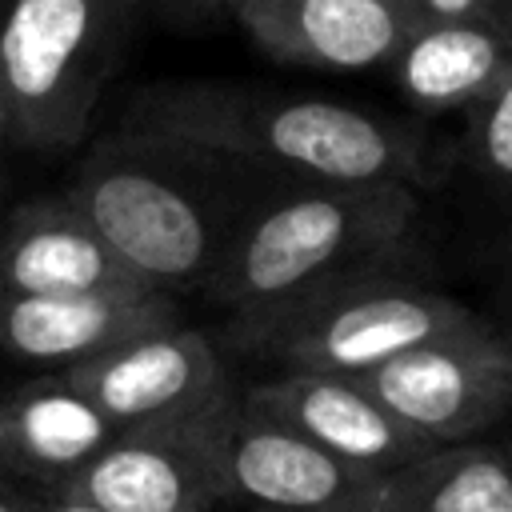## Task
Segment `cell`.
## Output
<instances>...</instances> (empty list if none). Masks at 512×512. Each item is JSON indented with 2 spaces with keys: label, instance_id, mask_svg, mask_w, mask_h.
<instances>
[{
  "label": "cell",
  "instance_id": "6da1fadb",
  "mask_svg": "<svg viewBox=\"0 0 512 512\" xmlns=\"http://www.w3.org/2000/svg\"><path fill=\"white\" fill-rule=\"evenodd\" d=\"M124 124L200 164H236L296 184H412L420 140L356 104L232 84H168L132 100Z\"/></svg>",
  "mask_w": 512,
  "mask_h": 512
},
{
  "label": "cell",
  "instance_id": "7a4b0ae2",
  "mask_svg": "<svg viewBox=\"0 0 512 512\" xmlns=\"http://www.w3.org/2000/svg\"><path fill=\"white\" fill-rule=\"evenodd\" d=\"M416 220L412 184H300L252 212L212 276L236 324L268 320L352 276L388 268Z\"/></svg>",
  "mask_w": 512,
  "mask_h": 512
},
{
  "label": "cell",
  "instance_id": "3957f363",
  "mask_svg": "<svg viewBox=\"0 0 512 512\" xmlns=\"http://www.w3.org/2000/svg\"><path fill=\"white\" fill-rule=\"evenodd\" d=\"M132 12L136 0H4L0 104L12 144L64 152L84 140Z\"/></svg>",
  "mask_w": 512,
  "mask_h": 512
},
{
  "label": "cell",
  "instance_id": "277c9868",
  "mask_svg": "<svg viewBox=\"0 0 512 512\" xmlns=\"http://www.w3.org/2000/svg\"><path fill=\"white\" fill-rule=\"evenodd\" d=\"M68 200L108 240V248L152 288H188L216 276L220 240L212 200L192 184V156L136 136L92 156Z\"/></svg>",
  "mask_w": 512,
  "mask_h": 512
},
{
  "label": "cell",
  "instance_id": "5b68a950",
  "mask_svg": "<svg viewBox=\"0 0 512 512\" xmlns=\"http://www.w3.org/2000/svg\"><path fill=\"white\" fill-rule=\"evenodd\" d=\"M480 316L444 292L388 276V268L352 276L268 320L236 324V344L272 356L288 372L364 376L392 356L476 324Z\"/></svg>",
  "mask_w": 512,
  "mask_h": 512
},
{
  "label": "cell",
  "instance_id": "8992f818",
  "mask_svg": "<svg viewBox=\"0 0 512 512\" xmlns=\"http://www.w3.org/2000/svg\"><path fill=\"white\" fill-rule=\"evenodd\" d=\"M220 504L252 512H368L376 472L344 464L308 436L224 396L192 420Z\"/></svg>",
  "mask_w": 512,
  "mask_h": 512
},
{
  "label": "cell",
  "instance_id": "52a82bcc",
  "mask_svg": "<svg viewBox=\"0 0 512 512\" xmlns=\"http://www.w3.org/2000/svg\"><path fill=\"white\" fill-rule=\"evenodd\" d=\"M356 380L432 448L476 440L512 412V340L476 320Z\"/></svg>",
  "mask_w": 512,
  "mask_h": 512
},
{
  "label": "cell",
  "instance_id": "ba28073f",
  "mask_svg": "<svg viewBox=\"0 0 512 512\" xmlns=\"http://www.w3.org/2000/svg\"><path fill=\"white\" fill-rule=\"evenodd\" d=\"M120 432L184 424L228 396L224 364L196 328L168 324L60 368Z\"/></svg>",
  "mask_w": 512,
  "mask_h": 512
},
{
  "label": "cell",
  "instance_id": "9c48e42d",
  "mask_svg": "<svg viewBox=\"0 0 512 512\" xmlns=\"http://www.w3.org/2000/svg\"><path fill=\"white\" fill-rule=\"evenodd\" d=\"M224 12L264 56L324 72L392 64L416 28L404 0H224Z\"/></svg>",
  "mask_w": 512,
  "mask_h": 512
},
{
  "label": "cell",
  "instance_id": "30bf717a",
  "mask_svg": "<svg viewBox=\"0 0 512 512\" xmlns=\"http://www.w3.org/2000/svg\"><path fill=\"white\" fill-rule=\"evenodd\" d=\"M248 408L272 416L276 424L308 436L324 452L356 464L364 472H392L432 444L400 424L356 376L328 372H284L240 396Z\"/></svg>",
  "mask_w": 512,
  "mask_h": 512
},
{
  "label": "cell",
  "instance_id": "8fae6325",
  "mask_svg": "<svg viewBox=\"0 0 512 512\" xmlns=\"http://www.w3.org/2000/svg\"><path fill=\"white\" fill-rule=\"evenodd\" d=\"M168 324H180V304L164 288L64 296L0 292V352L52 372Z\"/></svg>",
  "mask_w": 512,
  "mask_h": 512
},
{
  "label": "cell",
  "instance_id": "7c38bea8",
  "mask_svg": "<svg viewBox=\"0 0 512 512\" xmlns=\"http://www.w3.org/2000/svg\"><path fill=\"white\" fill-rule=\"evenodd\" d=\"M108 240L84 220L68 196L24 200L4 212L0 228V292L64 296V292H148Z\"/></svg>",
  "mask_w": 512,
  "mask_h": 512
},
{
  "label": "cell",
  "instance_id": "4fadbf2b",
  "mask_svg": "<svg viewBox=\"0 0 512 512\" xmlns=\"http://www.w3.org/2000/svg\"><path fill=\"white\" fill-rule=\"evenodd\" d=\"M52 492L100 512H212L220 504L192 420L116 432Z\"/></svg>",
  "mask_w": 512,
  "mask_h": 512
},
{
  "label": "cell",
  "instance_id": "5bb4252c",
  "mask_svg": "<svg viewBox=\"0 0 512 512\" xmlns=\"http://www.w3.org/2000/svg\"><path fill=\"white\" fill-rule=\"evenodd\" d=\"M120 428L64 376L48 372L0 392V476L52 492Z\"/></svg>",
  "mask_w": 512,
  "mask_h": 512
},
{
  "label": "cell",
  "instance_id": "9a60e30c",
  "mask_svg": "<svg viewBox=\"0 0 512 512\" xmlns=\"http://www.w3.org/2000/svg\"><path fill=\"white\" fill-rule=\"evenodd\" d=\"M512 60V16L416 24L392 56L400 96L432 116L468 112Z\"/></svg>",
  "mask_w": 512,
  "mask_h": 512
},
{
  "label": "cell",
  "instance_id": "2e32d148",
  "mask_svg": "<svg viewBox=\"0 0 512 512\" xmlns=\"http://www.w3.org/2000/svg\"><path fill=\"white\" fill-rule=\"evenodd\" d=\"M368 512H512V452L436 444L376 480Z\"/></svg>",
  "mask_w": 512,
  "mask_h": 512
},
{
  "label": "cell",
  "instance_id": "e0dca14e",
  "mask_svg": "<svg viewBox=\"0 0 512 512\" xmlns=\"http://www.w3.org/2000/svg\"><path fill=\"white\" fill-rule=\"evenodd\" d=\"M468 156L492 188L512 192V60L468 108Z\"/></svg>",
  "mask_w": 512,
  "mask_h": 512
},
{
  "label": "cell",
  "instance_id": "ac0fdd59",
  "mask_svg": "<svg viewBox=\"0 0 512 512\" xmlns=\"http://www.w3.org/2000/svg\"><path fill=\"white\" fill-rule=\"evenodd\" d=\"M412 24L436 20H480V16H512V0H404Z\"/></svg>",
  "mask_w": 512,
  "mask_h": 512
},
{
  "label": "cell",
  "instance_id": "d6986e66",
  "mask_svg": "<svg viewBox=\"0 0 512 512\" xmlns=\"http://www.w3.org/2000/svg\"><path fill=\"white\" fill-rule=\"evenodd\" d=\"M0 512H40L36 488H28V484H16V480L0 476Z\"/></svg>",
  "mask_w": 512,
  "mask_h": 512
},
{
  "label": "cell",
  "instance_id": "ffe728a7",
  "mask_svg": "<svg viewBox=\"0 0 512 512\" xmlns=\"http://www.w3.org/2000/svg\"><path fill=\"white\" fill-rule=\"evenodd\" d=\"M164 12L180 16V20H208L216 12H224V0H160Z\"/></svg>",
  "mask_w": 512,
  "mask_h": 512
},
{
  "label": "cell",
  "instance_id": "44dd1931",
  "mask_svg": "<svg viewBox=\"0 0 512 512\" xmlns=\"http://www.w3.org/2000/svg\"><path fill=\"white\" fill-rule=\"evenodd\" d=\"M36 500H40V512H100L92 504H80V500L56 496V492H40V488H36Z\"/></svg>",
  "mask_w": 512,
  "mask_h": 512
},
{
  "label": "cell",
  "instance_id": "7402d4cb",
  "mask_svg": "<svg viewBox=\"0 0 512 512\" xmlns=\"http://www.w3.org/2000/svg\"><path fill=\"white\" fill-rule=\"evenodd\" d=\"M4 212L8 208H4V164H0V228H4Z\"/></svg>",
  "mask_w": 512,
  "mask_h": 512
},
{
  "label": "cell",
  "instance_id": "603a6c76",
  "mask_svg": "<svg viewBox=\"0 0 512 512\" xmlns=\"http://www.w3.org/2000/svg\"><path fill=\"white\" fill-rule=\"evenodd\" d=\"M0 140H8V116H4V104H0Z\"/></svg>",
  "mask_w": 512,
  "mask_h": 512
},
{
  "label": "cell",
  "instance_id": "cb8c5ba5",
  "mask_svg": "<svg viewBox=\"0 0 512 512\" xmlns=\"http://www.w3.org/2000/svg\"><path fill=\"white\" fill-rule=\"evenodd\" d=\"M508 284H512V256H508Z\"/></svg>",
  "mask_w": 512,
  "mask_h": 512
},
{
  "label": "cell",
  "instance_id": "d4e9b609",
  "mask_svg": "<svg viewBox=\"0 0 512 512\" xmlns=\"http://www.w3.org/2000/svg\"><path fill=\"white\" fill-rule=\"evenodd\" d=\"M508 452H512V448H508Z\"/></svg>",
  "mask_w": 512,
  "mask_h": 512
}]
</instances>
